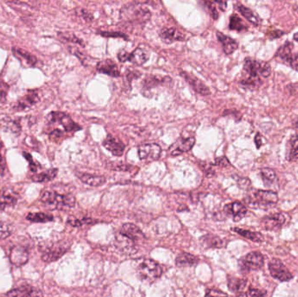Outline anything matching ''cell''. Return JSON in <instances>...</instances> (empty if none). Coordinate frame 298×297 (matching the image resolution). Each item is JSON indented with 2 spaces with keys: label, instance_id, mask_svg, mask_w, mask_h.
I'll list each match as a JSON object with an SVG mask.
<instances>
[{
  "label": "cell",
  "instance_id": "cell-1",
  "mask_svg": "<svg viewBox=\"0 0 298 297\" xmlns=\"http://www.w3.org/2000/svg\"><path fill=\"white\" fill-rule=\"evenodd\" d=\"M271 74L269 64L262 60L246 58L243 62L239 84L248 90H257L262 84V78H269Z\"/></svg>",
  "mask_w": 298,
  "mask_h": 297
},
{
  "label": "cell",
  "instance_id": "cell-2",
  "mask_svg": "<svg viewBox=\"0 0 298 297\" xmlns=\"http://www.w3.org/2000/svg\"><path fill=\"white\" fill-rule=\"evenodd\" d=\"M152 18L150 10L145 8L140 3H131L120 9V20L126 25L144 27Z\"/></svg>",
  "mask_w": 298,
  "mask_h": 297
},
{
  "label": "cell",
  "instance_id": "cell-3",
  "mask_svg": "<svg viewBox=\"0 0 298 297\" xmlns=\"http://www.w3.org/2000/svg\"><path fill=\"white\" fill-rule=\"evenodd\" d=\"M136 273L142 281L153 282L162 275V268L154 260L141 259L136 263Z\"/></svg>",
  "mask_w": 298,
  "mask_h": 297
},
{
  "label": "cell",
  "instance_id": "cell-4",
  "mask_svg": "<svg viewBox=\"0 0 298 297\" xmlns=\"http://www.w3.org/2000/svg\"><path fill=\"white\" fill-rule=\"evenodd\" d=\"M40 201L45 204L54 206L58 209L74 207L76 203L74 196L72 194H59L52 191L43 192L40 195Z\"/></svg>",
  "mask_w": 298,
  "mask_h": 297
},
{
  "label": "cell",
  "instance_id": "cell-5",
  "mask_svg": "<svg viewBox=\"0 0 298 297\" xmlns=\"http://www.w3.org/2000/svg\"><path fill=\"white\" fill-rule=\"evenodd\" d=\"M245 202L252 207L270 206L278 202V194L272 191L257 190L248 195Z\"/></svg>",
  "mask_w": 298,
  "mask_h": 297
},
{
  "label": "cell",
  "instance_id": "cell-6",
  "mask_svg": "<svg viewBox=\"0 0 298 297\" xmlns=\"http://www.w3.org/2000/svg\"><path fill=\"white\" fill-rule=\"evenodd\" d=\"M150 54L149 51L143 47H137L131 53L126 50H120L117 54V58L120 63L130 62L135 66H143L149 61Z\"/></svg>",
  "mask_w": 298,
  "mask_h": 297
},
{
  "label": "cell",
  "instance_id": "cell-7",
  "mask_svg": "<svg viewBox=\"0 0 298 297\" xmlns=\"http://www.w3.org/2000/svg\"><path fill=\"white\" fill-rule=\"evenodd\" d=\"M47 120L52 124L62 126L66 132H76L81 129V127L75 123L70 116L61 111H52L47 115Z\"/></svg>",
  "mask_w": 298,
  "mask_h": 297
},
{
  "label": "cell",
  "instance_id": "cell-8",
  "mask_svg": "<svg viewBox=\"0 0 298 297\" xmlns=\"http://www.w3.org/2000/svg\"><path fill=\"white\" fill-rule=\"evenodd\" d=\"M173 81L170 76L160 74H147L141 83V93H149L154 88L168 86Z\"/></svg>",
  "mask_w": 298,
  "mask_h": 297
},
{
  "label": "cell",
  "instance_id": "cell-9",
  "mask_svg": "<svg viewBox=\"0 0 298 297\" xmlns=\"http://www.w3.org/2000/svg\"><path fill=\"white\" fill-rule=\"evenodd\" d=\"M239 265L242 271L259 270L264 265V257L260 252H251L241 259Z\"/></svg>",
  "mask_w": 298,
  "mask_h": 297
},
{
  "label": "cell",
  "instance_id": "cell-10",
  "mask_svg": "<svg viewBox=\"0 0 298 297\" xmlns=\"http://www.w3.org/2000/svg\"><path fill=\"white\" fill-rule=\"evenodd\" d=\"M269 269L271 277L278 281H289L293 278L292 274L286 268L285 265L277 258H274L269 261Z\"/></svg>",
  "mask_w": 298,
  "mask_h": 297
},
{
  "label": "cell",
  "instance_id": "cell-11",
  "mask_svg": "<svg viewBox=\"0 0 298 297\" xmlns=\"http://www.w3.org/2000/svg\"><path fill=\"white\" fill-rule=\"evenodd\" d=\"M180 75L193 88V90L195 93H197L202 96H207V95L211 93L209 87H207V85L203 82L202 79L197 78L195 75L192 74L190 73H188L185 70L181 71Z\"/></svg>",
  "mask_w": 298,
  "mask_h": 297
},
{
  "label": "cell",
  "instance_id": "cell-12",
  "mask_svg": "<svg viewBox=\"0 0 298 297\" xmlns=\"http://www.w3.org/2000/svg\"><path fill=\"white\" fill-rule=\"evenodd\" d=\"M286 222V215L281 213L268 215L261 220V228L267 231H277L285 225Z\"/></svg>",
  "mask_w": 298,
  "mask_h": 297
},
{
  "label": "cell",
  "instance_id": "cell-13",
  "mask_svg": "<svg viewBox=\"0 0 298 297\" xmlns=\"http://www.w3.org/2000/svg\"><path fill=\"white\" fill-rule=\"evenodd\" d=\"M159 37L167 45L174 42L186 40V34L176 27H163L159 32Z\"/></svg>",
  "mask_w": 298,
  "mask_h": 297
},
{
  "label": "cell",
  "instance_id": "cell-14",
  "mask_svg": "<svg viewBox=\"0 0 298 297\" xmlns=\"http://www.w3.org/2000/svg\"><path fill=\"white\" fill-rule=\"evenodd\" d=\"M96 70L99 74L108 75L112 78H120L121 76L119 66L111 58L103 59L97 63Z\"/></svg>",
  "mask_w": 298,
  "mask_h": 297
},
{
  "label": "cell",
  "instance_id": "cell-15",
  "mask_svg": "<svg viewBox=\"0 0 298 297\" xmlns=\"http://www.w3.org/2000/svg\"><path fill=\"white\" fill-rule=\"evenodd\" d=\"M161 153H162L161 147L154 143L141 145L138 148V153L141 160L155 161L160 158Z\"/></svg>",
  "mask_w": 298,
  "mask_h": 297
},
{
  "label": "cell",
  "instance_id": "cell-16",
  "mask_svg": "<svg viewBox=\"0 0 298 297\" xmlns=\"http://www.w3.org/2000/svg\"><path fill=\"white\" fill-rule=\"evenodd\" d=\"M114 243H115L116 248H119L120 251L126 253V254L131 255L137 252L135 241L129 238L128 236L122 235L121 233L116 235Z\"/></svg>",
  "mask_w": 298,
  "mask_h": 297
},
{
  "label": "cell",
  "instance_id": "cell-17",
  "mask_svg": "<svg viewBox=\"0 0 298 297\" xmlns=\"http://www.w3.org/2000/svg\"><path fill=\"white\" fill-rule=\"evenodd\" d=\"M10 260L13 264L23 266L29 260V253L26 248L22 246H15L11 250Z\"/></svg>",
  "mask_w": 298,
  "mask_h": 297
},
{
  "label": "cell",
  "instance_id": "cell-18",
  "mask_svg": "<svg viewBox=\"0 0 298 297\" xmlns=\"http://www.w3.org/2000/svg\"><path fill=\"white\" fill-rule=\"evenodd\" d=\"M19 200V195L12 188L4 187L0 190V208L4 209L6 207H13L16 205Z\"/></svg>",
  "mask_w": 298,
  "mask_h": 297
},
{
  "label": "cell",
  "instance_id": "cell-19",
  "mask_svg": "<svg viewBox=\"0 0 298 297\" xmlns=\"http://www.w3.org/2000/svg\"><path fill=\"white\" fill-rule=\"evenodd\" d=\"M216 37H217V40L222 44L224 53L226 55H231L239 47V44L236 39L232 38L231 37L224 34L222 32L216 31Z\"/></svg>",
  "mask_w": 298,
  "mask_h": 297
},
{
  "label": "cell",
  "instance_id": "cell-20",
  "mask_svg": "<svg viewBox=\"0 0 298 297\" xmlns=\"http://www.w3.org/2000/svg\"><path fill=\"white\" fill-rule=\"evenodd\" d=\"M224 212L226 215L230 216L235 222H238L242 219L247 214L246 206L241 203H229L224 206Z\"/></svg>",
  "mask_w": 298,
  "mask_h": 297
},
{
  "label": "cell",
  "instance_id": "cell-21",
  "mask_svg": "<svg viewBox=\"0 0 298 297\" xmlns=\"http://www.w3.org/2000/svg\"><path fill=\"white\" fill-rule=\"evenodd\" d=\"M68 250V247L63 244H57L51 248H47L42 256V260L46 262H54L58 260Z\"/></svg>",
  "mask_w": 298,
  "mask_h": 297
},
{
  "label": "cell",
  "instance_id": "cell-22",
  "mask_svg": "<svg viewBox=\"0 0 298 297\" xmlns=\"http://www.w3.org/2000/svg\"><path fill=\"white\" fill-rule=\"evenodd\" d=\"M103 146L115 156H121L124 153L125 145L118 138L108 135L104 140Z\"/></svg>",
  "mask_w": 298,
  "mask_h": 297
},
{
  "label": "cell",
  "instance_id": "cell-23",
  "mask_svg": "<svg viewBox=\"0 0 298 297\" xmlns=\"http://www.w3.org/2000/svg\"><path fill=\"white\" fill-rule=\"evenodd\" d=\"M38 100L39 97L37 95V92L29 91L17 102L14 108L18 111H24L32 108L35 104H37Z\"/></svg>",
  "mask_w": 298,
  "mask_h": 297
},
{
  "label": "cell",
  "instance_id": "cell-24",
  "mask_svg": "<svg viewBox=\"0 0 298 297\" xmlns=\"http://www.w3.org/2000/svg\"><path fill=\"white\" fill-rule=\"evenodd\" d=\"M122 235L128 236L130 239L133 240L134 241H140L145 239V235L142 233L140 227L132 223H126L121 228L120 232Z\"/></svg>",
  "mask_w": 298,
  "mask_h": 297
},
{
  "label": "cell",
  "instance_id": "cell-25",
  "mask_svg": "<svg viewBox=\"0 0 298 297\" xmlns=\"http://www.w3.org/2000/svg\"><path fill=\"white\" fill-rule=\"evenodd\" d=\"M13 54L23 65L25 66H33L37 63V58L19 47H13Z\"/></svg>",
  "mask_w": 298,
  "mask_h": 297
},
{
  "label": "cell",
  "instance_id": "cell-26",
  "mask_svg": "<svg viewBox=\"0 0 298 297\" xmlns=\"http://www.w3.org/2000/svg\"><path fill=\"white\" fill-rule=\"evenodd\" d=\"M42 294L37 290L31 287L29 285L21 286L19 288L12 289L6 294L8 297H36V296H41Z\"/></svg>",
  "mask_w": 298,
  "mask_h": 297
},
{
  "label": "cell",
  "instance_id": "cell-27",
  "mask_svg": "<svg viewBox=\"0 0 298 297\" xmlns=\"http://www.w3.org/2000/svg\"><path fill=\"white\" fill-rule=\"evenodd\" d=\"M78 177L83 183L91 186H102L107 182L106 178L104 176H99V175H94V174H90V173H80L78 174Z\"/></svg>",
  "mask_w": 298,
  "mask_h": 297
},
{
  "label": "cell",
  "instance_id": "cell-28",
  "mask_svg": "<svg viewBox=\"0 0 298 297\" xmlns=\"http://www.w3.org/2000/svg\"><path fill=\"white\" fill-rule=\"evenodd\" d=\"M236 9L252 25H255V26H258L261 24L260 18L257 15V13H254L251 9L246 7L243 4H237Z\"/></svg>",
  "mask_w": 298,
  "mask_h": 297
},
{
  "label": "cell",
  "instance_id": "cell-29",
  "mask_svg": "<svg viewBox=\"0 0 298 297\" xmlns=\"http://www.w3.org/2000/svg\"><path fill=\"white\" fill-rule=\"evenodd\" d=\"M287 159L288 161H296L298 160V135L295 134L290 137L287 144Z\"/></svg>",
  "mask_w": 298,
  "mask_h": 297
},
{
  "label": "cell",
  "instance_id": "cell-30",
  "mask_svg": "<svg viewBox=\"0 0 298 297\" xmlns=\"http://www.w3.org/2000/svg\"><path fill=\"white\" fill-rule=\"evenodd\" d=\"M195 139L194 137H189L187 139H185L183 141H181L176 148L171 152V155L173 156H176V155H180L183 153H186L188 152L189 150L192 149V148L194 147L195 145Z\"/></svg>",
  "mask_w": 298,
  "mask_h": 297
},
{
  "label": "cell",
  "instance_id": "cell-31",
  "mask_svg": "<svg viewBox=\"0 0 298 297\" xmlns=\"http://www.w3.org/2000/svg\"><path fill=\"white\" fill-rule=\"evenodd\" d=\"M232 230L236 232L238 235H240L241 236L244 237L246 239L252 241L254 242L261 243L264 241V237L261 235V234L257 233V232L246 230V229H242V228H240V227H234V228H232Z\"/></svg>",
  "mask_w": 298,
  "mask_h": 297
},
{
  "label": "cell",
  "instance_id": "cell-32",
  "mask_svg": "<svg viewBox=\"0 0 298 297\" xmlns=\"http://www.w3.org/2000/svg\"><path fill=\"white\" fill-rule=\"evenodd\" d=\"M0 129H2L4 132L15 133V134L21 132L19 123L16 120H11L8 118L0 120Z\"/></svg>",
  "mask_w": 298,
  "mask_h": 297
},
{
  "label": "cell",
  "instance_id": "cell-33",
  "mask_svg": "<svg viewBox=\"0 0 298 297\" xmlns=\"http://www.w3.org/2000/svg\"><path fill=\"white\" fill-rule=\"evenodd\" d=\"M199 259L194 255L188 253H182L176 258V265L178 267H188L193 266L198 262Z\"/></svg>",
  "mask_w": 298,
  "mask_h": 297
},
{
  "label": "cell",
  "instance_id": "cell-34",
  "mask_svg": "<svg viewBox=\"0 0 298 297\" xmlns=\"http://www.w3.org/2000/svg\"><path fill=\"white\" fill-rule=\"evenodd\" d=\"M228 28L231 31H236L238 33H242V32H245L248 30V25L245 24L240 17L236 13H234L229 18Z\"/></svg>",
  "mask_w": 298,
  "mask_h": 297
},
{
  "label": "cell",
  "instance_id": "cell-35",
  "mask_svg": "<svg viewBox=\"0 0 298 297\" xmlns=\"http://www.w3.org/2000/svg\"><path fill=\"white\" fill-rule=\"evenodd\" d=\"M228 289L234 293L240 295L242 291H243L247 285V281L244 279L236 278V277H229L228 278Z\"/></svg>",
  "mask_w": 298,
  "mask_h": 297
},
{
  "label": "cell",
  "instance_id": "cell-36",
  "mask_svg": "<svg viewBox=\"0 0 298 297\" xmlns=\"http://www.w3.org/2000/svg\"><path fill=\"white\" fill-rule=\"evenodd\" d=\"M202 243L204 247L207 248H223L224 246V241L219 238L218 236L213 235H207L203 236L202 238Z\"/></svg>",
  "mask_w": 298,
  "mask_h": 297
},
{
  "label": "cell",
  "instance_id": "cell-37",
  "mask_svg": "<svg viewBox=\"0 0 298 297\" xmlns=\"http://www.w3.org/2000/svg\"><path fill=\"white\" fill-rule=\"evenodd\" d=\"M58 37L65 43H70L74 45L80 46V47H85L86 44L83 41L81 38L77 37L74 33H69V32H65V33H58Z\"/></svg>",
  "mask_w": 298,
  "mask_h": 297
},
{
  "label": "cell",
  "instance_id": "cell-38",
  "mask_svg": "<svg viewBox=\"0 0 298 297\" xmlns=\"http://www.w3.org/2000/svg\"><path fill=\"white\" fill-rule=\"evenodd\" d=\"M26 220L32 223H48L54 221V216L46 213H30L26 215Z\"/></svg>",
  "mask_w": 298,
  "mask_h": 297
},
{
  "label": "cell",
  "instance_id": "cell-39",
  "mask_svg": "<svg viewBox=\"0 0 298 297\" xmlns=\"http://www.w3.org/2000/svg\"><path fill=\"white\" fill-rule=\"evenodd\" d=\"M58 174V169L57 168H53V169L48 170L44 173H38L34 175L33 177V182H50L52 180H54V178L57 176Z\"/></svg>",
  "mask_w": 298,
  "mask_h": 297
},
{
  "label": "cell",
  "instance_id": "cell-40",
  "mask_svg": "<svg viewBox=\"0 0 298 297\" xmlns=\"http://www.w3.org/2000/svg\"><path fill=\"white\" fill-rule=\"evenodd\" d=\"M202 2L212 19L214 20H217L219 19V13L215 3L212 2L211 0H202Z\"/></svg>",
  "mask_w": 298,
  "mask_h": 297
},
{
  "label": "cell",
  "instance_id": "cell-41",
  "mask_svg": "<svg viewBox=\"0 0 298 297\" xmlns=\"http://www.w3.org/2000/svg\"><path fill=\"white\" fill-rule=\"evenodd\" d=\"M261 176L266 186H269L270 184H272L276 181V178H277L275 171L273 169H270V168H267V167L261 170Z\"/></svg>",
  "mask_w": 298,
  "mask_h": 297
},
{
  "label": "cell",
  "instance_id": "cell-42",
  "mask_svg": "<svg viewBox=\"0 0 298 297\" xmlns=\"http://www.w3.org/2000/svg\"><path fill=\"white\" fill-rule=\"evenodd\" d=\"M281 59L283 62L286 63V65L290 66L292 69H294L298 73V53L297 54L290 53L285 55L284 57H282Z\"/></svg>",
  "mask_w": 298,
  "mask_h": 297
},
{
  "label": "cell",
  "instance_id": "cell-43",
  "mask_svg": "<svg viewBox=\"0 0 298 297\" xmlns=\"http://www.w3.org/2000/svg\"><path fill=\"white\" fill-rule=\"evenodd\" d=\"M141 76H142V74L140 71L128 69L126 71L124 74L125 83L131 88V82H132V79H138V78H141Z\"/></svg>",
  "mask_w": 298,
  "mask_h": 297
},
{
  "label": "cell",
  "instance_id": "cell-44",
  "mask_svg": "<svg viewBox=\"0 0 298 297\" xmlns=\"http://www.w3.org/2000/svg\"><path fill=\"white\" fill-rule=\"evenodd\" d=\"M293 48H294V44H293V43L289 41L286 42L284 45H282V46L278 50V52H277V54H276V56H275V57H277V58H279L281 59L282 57H284L287 54L292 53Z\"/></svg>",
  "mask_w": 298,
  "mask_h": 297
},
{
  "label": "cell",
  "instance_id": "cell-45",
  "mask_svg": "<svg viewBox=\"0 0 298 297\" xmlns=\"http://www.w3.org/2000/svg\"><path fill=\"white\" fill-rule=\"evenodd\" d=\"M100 36L104 37H114V38H123L125 40H129V37L127 34L121 33V32H106V31H100L98 33Z\"/></svg>",
  "mask_w": 298,
  "mask_h": 297
},
{
  "label": "cell",
  "instance_id": "cell-46",
  "mask_svg": "<svg viewBox=\"0 0 298 297\" xmlns=\"http://www.w3.org/2000/svg\"><path fill=\"white\" fill-rule=\"evenodd\" d=\"M11 226L8 223L0 222V240L6 239L11 235Z\"/></svg>",
  "mask_w": 298,
  "mask_h": 297
},
{
  "label": "cell",
  "instance_id": "cell-47",
  "mask_svg": "<svg viewBox=\"0 0 298 297\" xmlns=\"http://www.w3.org/2000/svg\"><path fill=\"white\" fill-rule=\"evenodd\" d=\"M9 86L0 78V104L6 102V97L8 93Z\"/></svg>",
  "mask_w": 298,
  "mask_h": 297
},
{
  "label": "cell",
  "instance_id": "cell-48",
  "mask_svg": "<svg viewBox=\"0 0 298 297\" xmlns=\"http://www.w3.org/2000/svg\"><path fill=\"white\" fill-rule=\"evenodd\" d=\"M68 49L70 51L71 54L75 55L80 60V62L82 63L83 65H85L86 60H87V54H84L81 51H79V47L69 46Z\"/></svg>",
  "mask_w": 298,
  "mask_h": 297
},
{
  "label": "cell",
  "instance_id": "cell-49",
  "mask_svg": "<svg viewBox=\"0 0 298 297\" xmlns=\"http://www.w3.org/2000/svg\"><path fill=\"white\" fill-rule=\"evenodd\" d=\"M75 13L78 15V16L82 18L83 19L87 22H92L93 20V16L92 15L91 13H89L87 10L82 8H78L75 10Z\"/></svg>",
  "mask_w": 298,
  "mask_h": 297
},
{
  "label": "cell",
  "instance_id": "cell-50",
  "mask_svg": "<svg viewBox=\"0 0 298 297\" xmlns=\"http://www.w3.org/2000/svg\"><path fill=\"white\" fill-rule=\"evenodd\" d=\"M284 34H285V33H284L283 31L279 29L270 30L269 33H267L268 37H269V39H271V40L276 39V38H278V37H282Z\"/></svg>",
  "mask_w": 298,
  "mask_h": 297
},
{
  "label": "cell",
  "instance_id": "cell-51",
  "mask_svg": "<svg viewBox=\"0 0 298 297\" xmlns=\"http://www.w3.org/2000/svg\"><path fill=\"white\" fill-rule=\"evenodd\" d=\"M91 223V219L68 220V223H70L71 225L74 226V227H81L83 225L89 224Z\"/></svg>",
  "mask_w": 298,
  "mask_h": 297
},
{
  "label": "cell",
  "instance_id": "cell-52",
  "mask_svg": "<svg viewBox=\"0 0 298 297\" xmlns=\"http://www.w3.org/2000/svg\"><path fill=\"white\" fill-rule=\"evenodd\" d=\"M265 295H266L265 291H261V290H259V289H249L247 293H242L241 296H248V297H257V296H260V297H262V296H265Z\"/></svg>",
  "mask_w": 298,
  "mask_h": 297
},
{
  "label": "cell",
  "instance_id": "cell-53",
  "mask_svg": "<svg viewBox=\"0 0 298 297\" xmlns=\"http://www.w3.org/2000/svg\"><path fill=\"white\" fill-rule=\"evenodd\" d=\"M1 148H2V145H0V174H4L5 168H6V161H5Z\"/></svg>",
  "mask_w": 298,
  "mask_h": 297
},
{
  "label": "cell",
  "instance_id": "cell-54",
  "mask_svg": "<svg viewBox=\"0 0 298 297\" xmlns=\"http://www.w3.org/2000/svg\"><path fill=\"white\" fill-rule=\"evenodd\" d=\"M24 156L25 157V159L27 160V161H29L30 163V168L31 170L33 171V172H37V168L38 167V164H36L35 163V161H33V159H32V156H31V154L29 153H24Z\"/></svg>",
  "mask_w": 298,
  "mask_h": 297
},
{
  "label": "cell",
  "instance_id": "cell-55",
  "mask_svg": "<svg viewBox=\"0 0 298 297\" xmlns=\"http://www.w3.org/2000/svg\"><path fill=\"white\" fill-rule=\"evenodd\" d=\"M211 1L219 7L222 12H225L228 7V0H211Z\"/></svg>",
  "mask_w": 298,
  "mask_h": 297
},
{
  "label": "cell",
  "instance_id": "cell-56",
  "mask_svg": "<svg viewBox=\"0 0 298 297\" xmlns=\"http://www.w3.org/2000/svg\"><path fill=\"white\" fill-rule=\"evenodd\" d=\"M215 164L217 166H219V167H228V166L230 165V163H229V161H228V159L226 158V157H220V158H217L216 159V161H215Z\"/></svg>",
  "mask_w": 298,
  "mask_h": 297
},
{
  "label": "cell",
  "instance_id": "cell-57",
  "mask_svg": "<svg viewBox=\"0 0 298 297\" xmlns=\"http://www.w3.org/2000/svg\"><path fill=\"white\" fill-rule=\"evenodd\" d=\"M132 166L127 165V164H119V165H115L113 164V169L119 170V171H123V172H129L132 169Z\"/></svg>",
  "mask_w": 298,
  "mask_h": 297
},
{
  "label": "cell",
  "instance_id": "cell-58",
  "mask_svg": "<svg viewBox=\"0 0 298 297\" xmlns=\"http://www.w3.org/2000/svg\"><path fill=\"white\" fill-rule=\"evenodd\" d=\"M62 135L63 132H61L59 129H55L53 132H51L50 138L53 139V140H56V139H58V138L62 137Z\"/></svg>",
  "mask_w": 298,
  "mask_h": 297
},
{
  "label": "cell",
  "instance_id": "cell-59",
  "mask_svg": "<svg viewBox=\"0 0 298 297\" xmlns=\"http://www.w3.org/2000/svg\"><path fill=\"white\" fill-rule=\"evenodd\" d=\"M201 167L203 168L204 173H208V175H214V170L212 169L211 167L206 164V163H203V165H201Z\"/></svg>",
  "mask_w": 298,
  "mask_h": 297
},
{
  "label": "cell",
  "instance_id": "cell-60",
  "mask_svg": "<svg viewBox=\"0 0 298 297\" xmlns=\"http://www.w3.org/2000/svg\"><path fill=\"white\" fill-rule=\"evenodd\" d=\"M206 296H212V297H214V296H227V294L221 292L218 290H215V289H207Z\"/></svg>",
  "mask_w": 298,
  "mask_h": 297
},
{
  "label": "cell",
  "instance_id": "cell-61",
  "mask_svg": "<svg viewBox=\"0 0 298 297\" xmlns=\"http://www.w3.org/2000/svg\"><path fill=\"white\" fill-rule=\"evenodd\" d=\"M239 186L242 187V188H248L250 186V182L248 181L247 178H242V179H241L240 182H239Z\"/></svg>",
  "mask_w": 298,
  "mask_h": 297
},
{
  "label": "cell",
  "instance_id": "cell-62",
  "mask_svg": "<svg viewBox=\"0 0 298 297\" xmlns=\"http://www.w3.org/2000/svg\"><path fill=\"white\" fill-rule=\"evenodd\" d=\"M261 140H262V137H261V134H260V133H257L256 138H255V142H256V144H257V148H260L261 145L263 144V142H262Z\"/></svg>",
  "mask_w": 298,
  "mask_h": 297
},
{
  "label": "cell",
  "instance_id": "cell-63",
  "mask_svg": "<svg viewBox=\"0 0 298 297\" xmlns=\"http://www.w3.org/2000/svg\"><path fill=\"white\" fill-rule=\"evenodd\" d=\"M293 126H294V128L298 131V117H297V118L293 120Z\"/></svg>",
  "mask_w": 298,
  "mask_h": 297
},
{
  "label": "cell",
  "instance_id": "cell-64",
  "mask_svg": "<svg viewBox=\"0 0 298 297\" xmlns=\"http://www.w3.org/2000/svg\"><path fill=\"white\" fill-rule=\"evenodd\" d=\"M293 38H294L295 41L298 42V33H295Z\"/></svg>",
  "mask_w": 298,
  "mask_h": 297
}]
</instances>
